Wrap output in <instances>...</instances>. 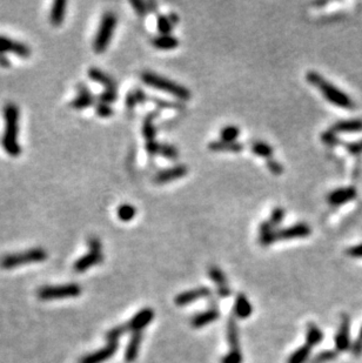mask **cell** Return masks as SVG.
Returning a JSON list of instances; mask_svg holds the SVG:
<instances>
[{
	"label": "cell",
	"instance_id": "obj_36",
	"mask_svg": "<svg viewBox=\"0 0 362 363\" xmlns=\"http://www.w3.org/2000/svg\"><path fill=\"white\" fill-rule=\"evenodd\" d=\"M338 358V351H324L315 355L309 363H327Z\"/></svg>",
	"mask_w": 362,
	"mask_h": 363
},
{
	"label": "cell",
	"instance_id": "obj_20",
	"mask_svg": "<svg viewBox=\"0 0 362 363\" xmlns=\"http://www.w3.org/2000/svg\"><path fill=\"white\" fill-rule=\"evenodd\" d=\"M227 342L230 347V351L240 352L239 329L234 315L228 317V321H227Z\"/></svg>",
	"mask_w": 362,
	"mask_h": 363
},
{
	"label": "cell",
	"instance_id": "obj_13",
	"mask_svg": "<svg viewBox=\"0 0 362 363\" xmlns=\"http://www.w3.org/2000/svg\"><path fill=\"white\" fill-rule=\"evenodd\" d=\"M208 276L213 280L216 286V292L220 297H228L232 294V289L229 288L227 279L223 271L216 266H210L208 268Z\"/></svg>",
	"mask_w": 362,
	"mask_h": 363
},
{
	"label": "cell",
	"instance_id": "obj_10",
	"mask_svg": "<svg viewBox=\"0 0 362 363\" xmlns=\"http://www.w3.org/2000/svg\"><path fill=\"white\" fill-rule=\"evenodd\" d=\"M118 348H119V343L118 342L107 343V346H105L104 348L85 355L84 358L80 359L79 363H103L110 360L117 353Z\"/></svg>",
	"mask_w": 362,
	"mask_h": 363
},
{
	"label": "cell",
	"instance_id": "obj_2",
	"mask_svg": "<svg viewBox=\"0 0 362 363\" xmlns=\"http://www.w3.org/2000/svg\"><path fill=\"white\" fill-rule=\"evenodd\" d=\"M306 80L311 85H313V86L318 87L325 99L329 101L332 105H335V106L341 107V109L345 110H352L355 107L354 101L344 91L339 90L333 84H331L329 81L324 79L321 77V74L318 73V72L309 71L306 74Z\"/></svg>",
	"mask_w": 362,
	"mask_h": 363
},
{
	"label": "cell",
	"instance_id": "obj_14",
	"mask_svg": "<svg viewBox=\"0 0 362 363\" xmlns=\"http://www.w3.org/2000/svg\"><path fill=\"white\" fill-rule=\"evenodd\" d=\"M212 295L209 288L207 287H197L192 290H187L185 293H181L176 297V305L179 307L187 306L189 303L195 302L196 300L203 299V297H209Z\"/></svg>",
	"mask_w": 362,
	"mask_h": 363
},
{
	"label": "cell",
	"instance_id": "obj_12",
	"mask_svg": "<svg viewBox=\"0 0 362 363\" xmlns=\"http://www.w3.org/2000/svg\"><path fill=\"white\" fill-rule=\"evenodd\" d=\"M350 316L342 315L341 316V323L339 327V330L335 336V346H337L338 352H346L351 349V340H350Z\"/></svg>",
	"mask_w": 362,
	"mask_h": 363
},
{
	"label": "cell",
	"instance_id": "obj_15",
	"mask_svg": "<svg viewBox=\"0 0 362 363\" xmlns=\"http://www.w3.org/2000/svg\"><path fill=\"white\" fill-rule=\"evenodd\" d=\"M5 53H14L21 58H27L31 54V51L21 42L11 40L6 37H0V54Z\"/></svg>",
	"mask_w": 362,
	"mask_h": 363
},
{
	"label": "cell",
	"instance_id": "obj_50",
	"mask_svg": "<svg viewBox=\"0 0 362 363\" xmlns=\"http://www.w3.org/2000/svg\"><path fill=\"white\" fill-rule=\"evenodd\" d=\"M169 18H170L171 22H172V24H173V26H176L178 24V22H179V15H178L177 13H174V12L173 13H170Z\"/></svg>",
	"mask_w": 362,
	"mask_h": 363
},
{
	"label": "cell",
	"instance_id": "obj_3",
	"mask_svg": "<svg viewBox=\"0 0 362 363\" xmlns=\"http://www.w3.org/2000/svg\"><path fill=\"white\" fill-rule=\"evenodd\" d=\"M141 80L147 86L156 88V90L161 91V92L169 93L170 96L177 98V99L181 101H187L192 98V93H190L188 88L158 73L147 71L143 72L141 73Z\"/></svg>",
	"mask_w": 362,
	"mask_h": 363
},
{
	"label": "cell",
	"instance_id": "obj_42",
	"mask_svg": "<svg viewBox=\"0 0 362 363\" xmlns=\"http://www.w3.org/2000/svg\"><path fill=\"white\" fill-rule=\"evenodd\" d=\"M117 98H118L117 91H115V90H105L104 92L101 93L100 96H99V103L110 105L112 103H114V101L117 100Z\"/></svg>",
	"mask_w": 362,
	"mask_h": 363
},
{
	"label": "cell",
	"instance_id": "obj_40",
	"mask_svg": "<svg viewBox=\"0 0 362 363\" xmlns=\"http://www.w3.org/2000/svg\"><path fill=\"white\" fill-rule=\"evenodd\" d=\"M242 353L229 351L225 356H222L221 363H242Z\"/></svg>",
	"mask_w": 362,
	"mask_h": 363
},
{
	"label": "cell",
	"instance_id": "obj_38",
	"mask_svg": "<svg viewBox=\"0 0 362 363\" xmlns=\"http://www.w3.org/2000/svg\"><path fill=\"white\" fill-rule=\"evenodd\" d=\"M286 214V211L282 207H275L272 211L271 218H269V222H271L273 227H278V226L281 224L282 220H284Z\"/></svg>",
	"mask_w": 362,
	"mask_h": 363
},
{
	"label": "cell",
	"instance_id": "obj_16",
	"mask_svg": "<svg viewBox=\"0 0 362 363\" xmlns=\"http://www.w3.org/2000/svg\"><path fill=\"white\" fill-rule=\"evenodd\" d=\"M358 192L355 187H345V188H339L335 189V191L331 192L327 196V201L332 206H340L345 205L347 202L354 200L357 198Z\"/></svg>",
	"mask_w": 362,
	"mask_h": 363
},
{
	"label": "cell",
	"instance_id": "obj_47",
	"mask_svg": "<svg viewBox=\"0 0 362 363\" xmlns=\"http://www.w3.org/2000/svg\"><path fill=\"white\" fill-rule=\"evenodd\" d=\"M346 148H347L348 153H351V154H353V155L360 154V153L362 152V140L358 142L347 143V145H346Z\"/></svg>",
	"mask_w": 362,
	"mask_h": 363
},
{
	"label": "cell",
	"instance_id": "obj_24",
	"mask_svg": "<svg viewBox=\"0 0 362 363\" xmlns=\"http://www.w3.org/2000/svg\"><path fill=\"white\" fill-rule=\"evenodd\" d=\"M208 148L212 152H221V153H240L242 152L243 145L239 141L227 142L223 140H214L208 143Z\"/></svg>",
	"mask_w": 362,
	"mask_h": 363
},
{
	"label": "cell",
	"instance_id": "obj_27",
	"mask_svg": "<svg viewBox=\"0 0 362 363\" xmlns=\"http://www.w3.org/2000/svg\"><path fill=\"white\" fill-rule=\"evenodd\" d=\"M324 339L321 329L315 323H308L307 325V334H306V345L312 347L319 345Z\"/></svg>",
	"mask_w": 362,
	"mask_h": 363
},
{
	"label": "cell",
	"instance_id": "obj_52",
	"mask_svg": "<svg viewBox=\"0 0 362 363\" xmlns=\"http://www.w3.org/2000/svg\"><path fill=\"white\" fill-rule=\"evenodd\" d=\"M360 339L362 340V328H361V330H360Z\"/></svg>",
	"mask_w": 362,
	"mask_h": 363
},
{
	"label": "cell",
	"instance_id": "obj_35",
	"mask_svg": "<svg viewBox=\"0 0 362 363\" xmlns=\"http://www.w3.org/2000/svg\"><path fill=\"white\" fill-rule=\"evenodd\" d=\"M157 26L159 29L160 34H171L173 29V24L171 22L169 15L159 14L157 18Z\"/></svg>",
	"mask_w": 362,
	"mask_h": 363
},
{
	"label": "cell",
	"instance_id": "obj_30",
	"mask_svg": "<svg viewBox=\"0 0 362 363\" xmlns=\"http://www.w3.org/2000/svg\"><path fill=\"white\" fill-rule=\"evenodd\" d=\"M117 214H118V218H119V220L124 221V222H128V221L133 220L134 217L137 215V208L131 204H123L119 206V208H118Z\"/></svg>",
	"mask_w": 362,
	"mask_h": 363
},
{
	"label": "cell",
	"instance_id": "obj_17",
	"mask_svg": "<svg viewBox=\"0 0 362 363\" xmlns=\"http://www.w3.org/2000/svg\"><path fill=\"white\" fill-rule=\"evenodd\" d=\"M220 317V312L216 307H212V308L207 309L206 312L199 313L196 315H194L190 320V325L194 328H201V327H205L209 323L216 321Z\"/></svg>",
	"mask_w": 362,
	"mask_h": 363
},
{
	"label": "cell",
	"instance_id": "obj_22",
	"mask_svg": "<svg viewBox=\"0 0 362 363\" xmlns=\"http://www.w3.org/2000/svg\"><path fill=\"white\" fill-rule=\"evenodd\" d=\"M332 132L335 134L339 133H357L362 130V120L353 119V120H342L335 122L331 127Z\"/></svg>",
	"mask_w": 362,
	"mask_h": 363
},
{
	"label": "cell",
	"instance_id": "obj_49",
	"mask_svg": "<svg viewBox=\"0 0 362 363\" xmlns=\"http://www.w3.org/2000/svg\"><path fill=\"white\" fill-rule=\"evenodd\" d=\"M351 352L353 353L355 356L362 355V340L359 338L357 341H354L353 345L351 347Z\"/></svg>",
	"mask_w": 362,
	"mask_h": 363
},
{
	"label": "cell",
	"instance_id": "obj_43",
	"mask_svg": "<svg viewBox=\"0 0 362 363\" xmlns=\"http://www.w3.org/2000/svg\"><path fill=\"white\" fill-rule=\"evenodd\" d=\"M95 112H97V116L101 118H110L113 116V109L110 106V105L101 104L99 103L97 106H95Z\"/></svg>",
	"mask_w": 362,
	"mask_h": 363
},
{
	"label": "cell",
	"instance_id": "obj_41",
	"mask_svg": "<svg viewBox=\"0 0 362 363\" xmlns=\"http://www.w3.org/2000/svg\"><path fill=\"white\" fill-rule=\"evenodd\" d=\"M266 166H267L268 171L274 175H281L284 173V166L273 158L266 160Z\"/></svg>",
	"mask_w": 362,
	"mask_h": 363
},
{
	"label": "cell",
	"instance_id": "obj_26",
	"mask_svg": "<svg viewBox=\"0 0 362 363\" xmlns=\"http://www.w3.org/2000/svg\"><path fill=\"white\" fill-rule=\"evenodd\" d=\"M66 1L64 0H58L55 1L53 6H52L51 14H49V20H51L52 25L60 26L64 22L65 13H66Z\"/></svg>",
	"mask_w": 362,
	"mask_h": 363
},
{
	"label": "cell",
	"instance_id": "obj_46",
	"mask_svg": "<svg viewBox=\"0 0 362 363\" xmlns=\"http://www.w3.org/2000/svg\"><path fill=\"white\" fill-rule=\"evenodd\" d=\"M160 147H161V143L156 141V140H152V141L146 142V150L150 155H159Z\"/></svg>",
	"mask_w": 362,
	"mask_h": 363
},
{
	"label": "cell",
	"instance_id": "obj_25",
	"mask_svg": "<svg viewBox=\"0 0 362 363\" xmlns=\"http://www.w3.org/2000/svg\"><path fill=\"white\" fill-rule=\"evenodd\" d=\"M88 77H90L93 81H97V83L104 85V86L106 87V90H117V84H115V81L112 79L110 75L106 74L101 70H99V68L95 67L90 68V71H88Z\"/></svg>",
	"mask_w": 362,
	"mask_h": 363
},
{
	"label": "cell",
	"instance_id": "obj_32",
	"mask_svg": "<svg viewBox=\"0 0 362 363\" xmlns=\"http://www.w3.org/2000/svg\"><path fill=\"white\" fill-rule=\"evenodd\" d=\"M154 114H151L150 117H147L146 119L144 121V126H143V134L145 136V139L147 141H152V140H156V135H157V128L156 125H154Z\"/></svg>",
	"mask_w": 362,
	"mask_h": 363
},
{
	"label": "cell",
	"instance_id": "obj_6",
	"mask_svg": "<svg viewBox=\"0 0 362 363\" xmlns=\"http://www.w3.org/2000/svg\"><path fill=\"white\" fill-rule=\"evenodd\" d=\"M88 247H90V251L75 261L73 269L77 273H84L93 266L101 263L104 259L103 246H101V242L98 238H91L88 240Z\"/></svg>",
	"mask_w": 362,
	"mask_h": 363
},
{
	"label": "cell",
	"instance_id": "obj_44",
	"mask_svg": "<svg viewBox=\"0 0 362 363\" xmlns=\"http://www.w3.org/2000/svg\"><path fill=\"white\" fill-rule=\"evenodd\" d=\"M151 100H152L153 103L157 105V106L161 107V109H176L177 110V109H181V107H183V105H181L179 103H171V101L159 99V98H151Z\"/></svg>",
	"mask_w": 362,
	"mask_h": 363
},
{
	"label": "cell",
	"instance_id": "obj_48",
	"mask_svg": "<svg viewBox=\"0 0 362 363\" xmlns=\"http://www.w3.org/2000/svg\"><path fill=\"white\" fill-rule=\"evenodd\" d=\"M346 254H347L348 256L361 259L362 257V243L358 244V246H353V247L348 248V249L346 250Z\"/></svg>",
	"mask_w": 362,
	"mask_h": 363
},
{
	"label": "cell",
	"instance_id": "obj_19",
	"mask_svg": "<svg viewBox=\"0 0 362 363\" xmlns=\"http://www.w3.org/2000/svg\"><path fill=\"white\" fill-rule=\"evenodd\" d=\"M94 104V98L92 96L90 90L85 86L84 84H80L78 86V96L72 101V107L77 110H84L86 107H90Z\"/></svg>",
	"mask_w": 362,
	"mask_h": 363
},
{
	"label": "cell",
	"instance_id": "obj_23",
	"mask_svg": "<svg viewBox=\"0 0 362 363\" xmlns=\"http://www.w3.org/2000/svg\"><path fill=\"white\" fill-rule=\"evenodd\" d=\"M151 42L157 50L161 51H172L179 46V40L172 34H160L154 37Z\"/></svg>",
	"mask_w": 362,
	"mask_h": 363
},
{
	"label": "cell",
	"instance_id": "obj_31",
	"mask_svg": "<svg viewBox=\"0 0 362 363\" xmlns=\"http://www.w3.org/2000/svg\"><path fill=\"white\" fill-rule=\"evenodd\" d=\"M240 136V128L234 125H228L220 130V140L227 142H235Z\"/></svg>",
	"mask_w": 362,
	"mask_h": 363
},
{
	"label": "cell",
	"instance_id": "obj_45",
	"mask_svg": "<svg viewBox=\"0 0 362 363\" xmlns=\"http://www.w3.org/2000/svg\"><path fill=\"white\" fill-rule=\"evenodd\" d=\"M131 5L133 6L134 11H136L137 14L140 15V17H144L145 14H147V12H150L148 11L147 2L141 1V0H132Z\"/></svg>",
	"mask_w": 362,
	"mask_h": 363
},
{
	"label": "cell",
	"instance_id": "obj_8",
	"mask_svg": "<svg viewBox=\"0 0 362 363\" xmlns=\"http://www.w3.org/2000/svg\"><path fill=\"white\" fill-rule=\"evenodd\" d=\"M312 230L311 227L305 222H299V224L292 225L287 228L282 230H275L274 238L275 241L281 240H293V239H304L311 235Z\"/></svg>",
	"mask_w": 362,
	"mask_h": 363
},
{
	"label": "cell",
	"instance_id": "obj_33",
	"mask_svg": "<svg viewBox=\"0 0 362 363\" xmlns=\"http://www.w3.org/2000/svg\"><path fill=\"white\" fill-rule=\"evenodd\" d=\"M146 100H147L146 93L143 92V91L138 88V90H134V91H132V92L128 93L125 104H126V106L128 107V109H133L136 105L145 103Z\"/></svg>",
	"mask_w": 362,
	"mask_h": 363
},
{
	"label": "cell",
	"instance_id": "obj_18",
	"mask_svg": "<svg viewBox=\"0 0 362 363\" xmlns=\"http://www.w3.org/2000/svg\"><path fill=\"white\" fill-rule=\"evenodd\" d=\"M141 341H143V332L132 333L131 340L126 347V351H125V361L127 363L134 362L138 359Z\"/></svg>",
	"mask_w": 362,
	"mask_h": 363
},
{
	"label": "cell",
	"instance_id": "obj_29",
	"mask_svg": "<svg viewBox=\"0 0 362 363\" xmlns=\"http://www.w3.org/2000/svg\"><path fill=\"white\" fill-rule=\"evenodd\" d=\"M311 347L305 345L300 348L296 349L293 354L289 356L287 363H306L308 361L309 355H311Z\"/></svg>",
	"mask_w": 362,
	"mask_h": 363
},
{
	"label": "cell",
	"instance_id": "obj_4",
	"mask_svg": "<svg viewBox=\"0 0 362 363\" xmlns=\"http://www.w3.org/2000/svg\"><path fill=\"white\" fill-rule=\"evenodd\" d=\"M48 254L44 248H32L20 253L9 254L0 260V267L4 269H13V268L25 266V264L42 262L47 259Z\"/></svg>",
	"mask_w": 362,
	"mask_h": 363
},
{
	"label": "cell",
	"instance_id": "obj_34",
	"mask_svg": "<svg viewBox=\"0 0 362 363\" xmlns=\"http://www.w3.org/2000/svg\"><path fill=\"white\" fill-rule=\"evenodd\" d=\"M127 332H128L127 326L120 325L118 327H114V328H112L110 332H107L105 338H106V341L108 343H114V342H118V340H119L124 334H126Z\"/></svg>",
	"mask_w": 362,
	"mask_h": 363
},
{
	"label": "cell",
	"instance_id": "obj_51",
	"mask_svg": "<svg viewBox=\"0 0 362 363\" xmlns=\"http://www.w3.org/2000/svg\"><path fill=\"white\" fill-rule=\"evenodd\" d=\"M8 65H9V63H8L7 58H6L4 54H0V66H1V67H8Z\"/></svg>",
	"mask_w": 362,
	"mask_h": 363
},
{
	"label": "cell",
	"instance_id": "obj_1",
	"mask_svg": "<svg viewBox=\"0 0 362 363\" xmlns=\"http://www.w3.org/2000/svg\"><path fill=\"white\" fill-rule=\"evenodd\" d=\"M5 130L2 134L1 145L5 152L11 156H18L21 153V147L18 142L19 134V109L14 104L9 103L4 109Z\"/></svg>",
	"mask_w": 362,
	"mask_h": 363
},
{
	"label": "cell",
	"instance_id": "obj_28",
	"mask_svg": "<svg viewBox=\"0 0 362 363\" xmlns=\"http://www.w3.org/2000/svg\"><path fill=\"white\" fill-rule=\"evenodd\" d=\"M251 149L255 155H258L260 158H263L266 160L273 158V154H274V149H273V147L269 145V143L263 141H254L252 143Z\"/></svg>",
	"mask_w": 362,
	"mask_h": 363
},
{
	"label": "cell",
	"instance_id": "obj_11",
	"mask_svg": "<svg viewBox=\"0 0 362 363\" xmlns=\"http://www.w3.org/2000/svg\"><path fill=\"white\" fill-rule=\"evenodd\" d=\"M156 314H154L152 308H144L141 309L139 313H137L132 319L130 322L126 323L128 332L136 333V332H143L145 327H147L152 322L153 317Z\"/></svg>",
	"mask_w": 362,
	"mask_h": 363
},
{
	"label": "cell",
	"instance_id": "obj_21",
	"mask_svg": "<svg viewBox=\"0 0 362 363\" xmlns=\"http://www.w3.org/2000/svg\"><path fill=\"white\" fill-rule=\"evenodd\" d=\"M233 312H234V316L238 317V319H247V317L252 315L253 307L248 299L243 294H238L236 295Z\"/></svg>",
	"mask_w": 362,
	"mask_h": 363
},
{
	"label": "cell",
	"instance_id": "obj_7",
	"mask_svg": "<svg viewBox=\"0 0 362 363\" xmlns=\"http://www.w3.org/2000/svg\"><path fill=\"white\" fill-rule=\"evenodd\" d=\"M81 294V287L77 283L61 284V286H44L38 289L37 295L42 301L77 297Z\"/></svg>",
	"mask_w": 362,
	"mask_h": 363
},
{
	"label": "cell",
	"instance_id": "obj_9",
	"mask_svg": "<svg viewBox=\"0 0 362 363\" xmlns=\"http://www.w3.org/2000/svg\"><path fill=\"white\" fill-rule=\"evenodd\" d=\"M188 173V167L186 165H176L173 167L161 169L154 175L153 181L156 182L157 185H165L170 184V182L176 181V180H179L183 176L187 175Z\"/></svg>",
	"mask_w": 362,
	"mask_h": 363
},
{
	"label": "cell",
	"instance_id": "obj_5",
	"mask_svg": "<svg viewBox=\"0 0 362 363\" xmlns=\"http://www.w3.org/2000/svg\"><path fill=\"white\" fill-rule=\"evenodd\" d=\"M117 22L118 19L113 12L105 13L93 41V48L97 53H103V52L107 50L111 39L113 37Z\"/></svg>",
	"mask_w": 362,
	"mask_h": 363
},
{
	"label": "cell",
	"instance_id": "obj_37",
	"mask_svg": "<svg viewBox=\"0 0 362 363\" xmlns=\"http://www.w3.org/2000/svg\"><path fill=\"white\" fill-rule=\"evenodd\" d=\"M159 155H163L164 158L170 160H176L179 156V150L176 146L169 145V143H161Z\"/></svg>",
	"mask_w": 362,
	"mask_h": 363
},
{
	"label": "cell",
	"instance_id": "obj_39",
	"mask_svg": "<svg viewBox=\"0 0 362 363\" xmlns=\"http://www.w3.org/2000/svg\"><path fill=\"white\" fill-rule=\"evenodd\" d=\"M321 140H322V142L326 143V145H328V146H338V145H341V143H342L341 140L339 139L338 134L332 132L331 129L327 130V132L322 133Z\"/></svg>",
	"mask_w": 362,
	"mask_h": 363
}]
</instances>
